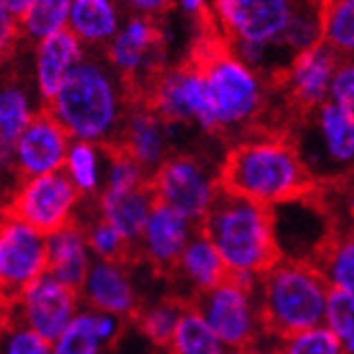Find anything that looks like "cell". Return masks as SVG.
I'll use <instances>...</instances> for the list:
<instances>
[{
    "instance_id": "8d00e7d4",
    "label": "cell",
    "mask_w": 354,
    "mask_h": 354,
    "mask_svg": "<svg viewBox=\"0 0 354 354\" xmlns=\"http://www.w3.org/2000/svg\"><path fill=\"white\" fill-rule=\"evenodd\" d=\"M0 354H53V346L39 333L9 318L0 335Z\"/></svg>"
},
{
    "instance_id": "ba28073f",
    "label": "cell",
    "mask_w": 354,
    "mask_h": 354,
    "mask_svg": "<svg viewBox=\"0 0 354 354\" xmlns=\"http://www.w3.org/2000/svg\"><path fill=\"white\" fill-rule=\"evenodd\" d=\"M149 187L157 204L180 212L196 225H202L223 193L218 168H210L191 153H172L151 174Z\"/></svg>"
},
{
    "instance_id": "44dd1931",
    "label": "cell",
    "mask_w": 354,
    "mask_h": 354,
    "mask_svg": "<svg viewBox=\"0 0 354 354\" xmlns=\"http://www.w3.org/2000/svg\"><path fill=\"white\" fill-rule=\"evenodd\" d=\"M41 111L35 73L24 75L13 59L0 71V140L15 145Z\"/></svg>"
},
{
    "instance_id": "60d3db41",
    "label": "cell",
    "mask_w": 354,
    "mask_h": 354,
    "mask_svg": "<svg viewBox=\"0 0 354 354\" xmlns=\"http://www.w3.org/2000/svg\"><path fill=\"white\" fill-rule=\"evenodd\" d=\"M37 0H0V7H3L5 11H9L17 21H26L30 9L35 7Z\"/></svg>"
},
{
    "instance_id": "7a4b0ae2",
    "label": "cell",
    "mask_w": 354,
    "mask_h": 354,
    "mask_svg": "<svg viewBox=\"0 0 354 354\" xmlns=\"http://www.w3.org/2000/svg\"><path fill=\"white\" fill-rule=\"evenodd\" d=\"M196 21L198 35L187 57L204 75L218 132L248 130L263 115L270 87L234 53L208 7Z\"/></svg>"
},
{
    "instance_id": "484cf974",
    "label": "cell",
    "mask_w": 354,
    "mask_h": 354,
    "mask_svg": "<svg viewBox=\"0 0 354 354\" xmlns=\"http://www.w3.org/2000/svg\"><path fill=\"white\" fill-rule=\"evenodd\" d=\"M106 162L109 147L85 140H73L62 172L71 178V183L83 196V200H95L104 191Z\"/></svg>"
},
{
    "instance_id": "e575fe53",
    "label": "cell",
    "mask_w": 354,
    "mask_h": 354,
    "mask_svg": "<svg viewBox=\"0 0 354 354\" xmlns=\"http://www.w3.org/2000/svg\"><path fill=\"white\" fill-rule=\"evenodd\" d=\"M323 325L333 331L346 354H354V295L331 291Z\"/></svg>"
},
{
    "instance_id": "bcb514c9",
    "label": "cell",
    "mask_w": 354,
    "mask_h": 354,
    "mask_svg": "<svg viewBox=\"0 0 354 354\" xmlns=\"http://www.w3.org/2000/svg\"><path fill=\"white\" fill-rule=\"evenodd\" d=\"M0 308H7V306L3 304V299H0ZM7 310H9V308H7Z\"/></svg>"
},
{
    "instance_id": "4316f807",
    "label": "cell",
    "mask_w": 354,
    "mask_h": 354,
    "mask_svg": "<svg viewBox=\"0 0 354 354\" xmlns=\"http://www.w3.org/2000/svg\"><path fill=\"white\" fill-rule=\"evenodd\" d=\"M68 28L87 45H106L119 32L115 0H75Z\"/></svg>"
},
{
    "instance_id": "4dcf8cb0",
    "label": "cell",
    "mask_w": 354,
    "mask_h": 354,
    "mask_svg": "<svg viewBox=\"0 0 354 354\" xmlns=\"http://www.w3.org/2000/svg\"><path fill=\"white\" fill-rule=\"evenodd\" d=\"M79 223L85 227L93 259H98V261H130L132 259L134 246L115 227H111L106 221L93 214L89 218H79Z\"/></svg>"
},
{
    "instance_id": "7dc6e473",
    "label": "cell",
    "mask_w": 354,
    "mask_h": 354,
    "mask_svg": "<svg viewBox=\"0 0 354 354\" xmlns=\"http://www.w3.org/2000/svg\"><path fill=\"white\" fill-rule=\"evenodd\" d=\"M331 3H333V5H335V3H337V0H331Z\"/></svg>"
},
{
    "instance_id": "6da1fadb",
    "label": "cell",
    "mask_w": 354,
    "mask_h": 354,
    "mask_svg": "<svg viewBox=\"0 0 354 354\" xmlns=\"http://www.w3.org/2000/svg\"><path fill=\"white\" fill-rule=\"evenodd\" d=\"M225 193L270 210L308 198L316 180L308 172L291 134H252L225 153L218 166Z\"/></svg>"
},
{
    "instance_id": "ab89813d",
    "label": "cell",
    "mask_w": 354,
    "mask_h": 354,
    "mask_svg": "<svg viewBox=\"0 0 354 354\" xmlns=\"http://www.w3.org/2000/svg\"><path fill=\"white\" fill-rule=\"evenodd\" d=\"M123 3H127L132 9L140 11L142 15L157 17V19H162V15L174 7V0H123Z\"/></svg>"
},
{
    "instance_id": "836d02e7",
    "label": "cell",
    "mask_w": 354,
    "mask_h": 354,
    "mask_svg": "<svg viewBox=\"0 0 354 354\" xmlns=\"http://www.w3.org/2000/svg\"><path fill=\"white\" fill-rule=\"evenodd\" d=\"M280 354H346L327 325H316L278 339Z\"/></svg>"
},
{
    "instance_id": "9c48e42d",
    "label": "cell",
    "mask_w": 354,
    "mask_h": 354,
    "mask_svg": "<svg viewBox=\"0 0 354 354\" xmlns=\"http://www.w3.org/2000/svg\"><path fill=\"white\" fill-rule=\"evenodd\" d=\"M193 306L202 312L212 331L232 354H244L268 337L254 282L230 276L212 291L198 297Z\"/></svg>"
},
{
    "instance_id": "74e56055",
    "label": "cell",
    "mask_w": 354,
    "mask_h": 354,
    "mask_svg": "<svg viewBox=\"0 0 354 354\" xmlns=\"http://www.w3.org/2000/svg\"><path fill=\"white\" fill-rule=\"evenodd\" d=\"M24 41H28L24 24L0 7V71L15 59Z\"/></svg>"
},
{
    "instance_id": "7bdbcfd3",
    "label": "cell",
    "mask_w": 354,
    "mask_h": 354,
    "mask_svg": "<svg viewBox=\"0 0 354 354\" xmlns=\"http://www.w3.org/2000/svg\"><path fill=\"white\" fill-rule=\"evenodd\" d=\"M183 5L189 13H193V17H198L208 5H206V0H183Z\"/></svg>"
},
{
    "instance_id": "5bb4252c",
    "label": "cell",
    "mask_w": 354,
    "mask_h": 354,
    "mask_svg": "<svg viewBox=\"0 0 354 354\" xmlns=\"http://www.w3.org/2000/svg\"><path fill=\"white\" fill-rule=\"evenodd\" d=\"M81 308L83 301L77 288L45 274L15 299L9 308V318L53 344L68 329Z\"/></svg>"
},
{
    "instance_id": "f1b7e54d",
    "label": "cell",
    "mask_w": 354,
    "mask_h": 354,
    "mask_svg": "<svg viewBox=\"0 0 354 354\" xmlns=\"http://www.w3.org/2000/svg\"><path fill=\"white\" fill-rule=\"evenodd\" d=\"M166 350L168 354H232L193 304H187L183 310L176 331Z\"/></svg>"
},
{
    "instance_id": "2e32d148",
    "label": "cell",
    "mask_w": 354,
    "mask_h": 354,
    "mask_svg": "<svg viewBox=\"0 0 354 354\" xmlns=\"http://www.w3.org/2000/svg\"><path fill=\"white\" fill-rule=\"evenodd\" d=\"M73 145L68 132L45 109L32 119L15 142V166L19 178H37L64 170Z\"/></svg>"
},
{
    "instance_id": "277c9868",
    "label": "cell",
    "mask_w": 354,
    "mask_h": 354,
    "mask_svg": "<svg viewBox=\"0 0 354 354\" xmlns=\"http://www.w3.org/2000/svg\"><path fill=\"white\" fill-rule=\"evenodd\" d=\"M200 230L216 246L232 278L257 284L282 259L274 212L232 193H221Z\"/></svg>"
},
{
    "instance_id": "b9f144b4",
    "label": "cell",
    "mask_w": 354,
    "mask_h": 354,
    "mask_svg": "<svg viewBox=\"0 0 354 354\" xmlns=\"http://www.w3.org/2000/svg\"><path fill=\"white\" fill-rule=\"evenodd\" d=\"M244 354H280L278 350V342L272 337H263L259 344H254L250 350H246Z\"/></svg>"
},
{
    "instance_id": "d590c367",
    "label": "cell",
    "mask_w": 354,
    "mask_h": 354,
    "mask_svg": "<svg viewBox=\"0 0 354 354\" xmlns=\"http://www.w3.org/2000/svg\"><path fill=\"white\" fill-rule=\"evenodd\" d=\"M325 43L342 57L354 55V0H337L333 5Z\"/></svg>"
},
{
    "instance_id": "1f68e13d",
    "label": "cell",
    "mask_w": 354,
    "mask_h": 354,
    "mask_svg": "<svg viewBox=\"0 0 354 354\" xmlns=\"http://www.w3.org/2000/svg\"><path fill=\"white\" fill-rule=\"evenodd\" d=\"M71 9V0H37L24 21L28 39H35L39 45L47 37L55 35V32L68 28Z\"/></svg>"
},
{
    "instance_id": "7c38bea8",
    "label": "cell",
    "mask_w": 354,
    "mask_h": 354,
    "mask_svg": "<svg viewBox=\"0 0 354 354\" xmlns=\"http://www.w3.org/2000/svg\"><path fill=\"white\" fill-rule=\"evenodd\" d=\"M312 3L314 0H214V15L230 45L252 43L284 49L280 45L284 32L293 17Z\"/></svg>"
},
{
    "instance_id": "3957f363",
    "label": "cell",
    "mask_w": 354,
    "mask_h": 354,
    "mask_svg": "<svg viewBox=\"0 0 354 354\" xmlns=\"http://www.w3.org/2000/svg\"><path fill=\"white\" fill-rule=\"evenodd\" d=\"M130 104V93L111 64L85 55L43 109L73 140L115 147Z\"/></svg>"
},
{
    "instance_id": "d4e9b609",
    "label": "cell",
    "mask_w": 354,
    "mask_h": 354,
    "mask_svg": "<svg viewBox=\"0 0 354 354\" xmlns=\"http://www.w3.org/2000/svg\"><path fill=\"white\" fill-rule=\"evenodd\" d=\"M47 254H49L47 274H51L64 284L77 288V291L81 288L91 263L95 261L87 242L85 227L79 221L47 236Z\"/></svg>"
},
{
    "instance_id": "d6986e66",
    "label": "cell",
    "mask_w": 354,
    "mask_h": 354,
    "mask_svg": "<svg viewBox=\"0 0 354 354\" xmlns=\"http://www.w3.org/2000/svg\"><path fill=\"white\" fill-rule=\"evenodd\" d=\"M172 125L142 102H132L125 115L117 145L153 174L172 155Z\"/></svg>"
},
{
    "instance_id": "ee69618b",
    "label": "cell",
    "mask_w": 354,
    "mask_h": 354,
    "mask_svg": "<svg viewBox=\"0 0 354 354\" xmlns=\"http://www.w3.org/2000/svg\"><path fill=\"white\" fill-rule=\"evenodd\" d=\"M9 198H11V191L0 183V212L7 210V204H9Z\"/></svg>"
},
{
    "instance_id": "d6a6232c",
    "label": "cell",
    "mask_w": 354,
    "mask_h": 354,
    "mask_svg": "<svg viewBox=\"0 0 354 354\" xmlns=\"http://www.w3.org/2000/svg\"><path fill=\"white\" fill-rule=\"evenodd\" d=\"M149 180H151V174L136 162L132 155H127L119 147H109L104 189L130 191V189L147 187Z\"/></svg>"
},
{
    "instance_id": "5b68a950",
    "label": "cell",
    "mask_w": 354,
    "mask_h": 354,
    "mask_svg": "<svg viewBox=\"0 0 354 354\" xmlns=\"http://www.w3.org/2000/svg\"><path fill=\"white\" fill-rule=\"evenodd\" d=\"M331 288L312 261L280 259L257 282L266 335L282 339L323 325Z\"/></svg>"
},
{
    "instance_id": "7402d4cb",
    "label": "cell",
    "mask_w": 354,
    "mask_h": 354,
    "mask_svg": "<svg viewBox=\"0 0 354 354\" xmlns=\"http://www.w3.org/2000/svg\"><path fill=\"white\" fill-rule=\"evenodd\" d=\"M85 55L87 53L83 49L81 39L71 28L55 32V35L47 37L37 45L35 71L32 73H35V83L43 106L55 98L62 83L66 81V77Z\"/></svg>"
},
{
    "instance_id": "ac0fdd59",
    "label": "cell",
    "mask_w": 354,
    "mask_h": 354,
    "mask_svg": "<svg viewBox=\"0 0 354 354\" xmlns=\"http://www.w3.org/2000/svg\"><path fill=\"white\" fill-rule=\"evenodd\" d=\"M198 232L200 225L164 204H155L134 252L153 270L170 274Z\"/></svg>"
},
{
    "instance_id": "83f0119b",
    "label": "cell",
    "mask_w": 354,
    "mask_h": 354,
    "mask_svg": "<svg viewBox=\"0 0 354 354\" xmlns=\"http://www.w3.org/2000/svg\"><path fill=\"white\" fill-rule=\"evenodd\" d=\"M331 291L354 295V227L333 232L314 259Z\"/></svg>"
},
{
    "instance_id": "30bf717a",
    "label": "cell",
    "mask_w": 354,
    "mask_h": 354,
    "mask_svg": "<svg viewBox=\"0 0 354 354\" xmlns=\"http://www.w3.org/2000/svg\"><path fill=\"white\" fill-rule=\"evenodd\" d=\"M168 125H198L206 134H221L204 75L189 57L166 68L140 100Z\"/></svg>"
},
{
    "instance_id": "e0dca14e",
    "label": "cell",
    "mask_w": 354,
    "mask_h": 354,
    "mask_svg": "<svg viewBox=\"0 0 354 354\" xmlns=\"http://www.w3.org/2000/svg\"><path fill=\"white\" fill-rule=\"evenodd\" d=\"M85 308L134 320L140 312V293L130 272V261H98L95 259L79 288Z\"/></svg>"
},
{
    "instance_id": "f35d334b",
    "label": "cell",
    "mask_w": 354,
    "mask_h": 354,
    "mask_svg": "<svg viewBox=\"0 0 354 354\" xmlns=\"http://www.w3.org/2000/svg\"><path fill=\"white\" fill-rule=\"evenodd\" d=\"M329 100L354 111V55L339 57L331 79Z\"/></svg>"
},
{
    "instance_id": "ffe728a7",
    "label": "cell",
    "mask_w": 354,
    "mask_h": 354,
    "mask_svg": "<svg viewBox=\"0 0 354 354\" xmlns=\"http://www.w3.org/2000/svg\"><path fill=\"white\" fill-rule=\"evenodd\" d=\"M170 278L176 284V288H180L176 297H180L187 304H193L198 297L206 295L214 286L227 280L230 272L225 268V261L218 254L216 246L200 230L187 244L178 263L170 272Z\"/></svg>"
},
{
    "instance_id": "8992f818",
    "label": "cell",
    "mask_w": 354,
    "mask_h": 354,
    "mask_svg": "<svg viewBox=\"0 0 354 354\" xmlns=\"http://www.w3.org/2000/svg\"><path fill=\"white\" fill-rule=\"evenodd\" d=\"M299 121L291 136L316 185L354 178V111L329 100Z\"/></svg>"
},
{
    "instance_id": "f6af8a7d",
    "label": "cell",
    "mask_w": 354,
    "mask_h": 354,
    "mask_svg": "<svg viewBox=\"0 0 354 354\" xmlns=\"http://www.w3.org/2000/svg\"><path fill=\"white\" fill-rule=\"evenodd\" d=\"M7 320H9V310L7 308H0V335H3V329L7 325Z\"/></svg>"
},
{
    "instance_id": "9a60e30c",
    "label": "cell",
    "mask_w": 354,
    "mask_h": 354,
    "mask_svg": "<svg viewBox=\"0 0 354 354\" xmlns=\"http://www.w3.org/2000/svg\"><path fill=\"white\" fill-rule=\"evenodd\" d=\"M339 57L342 55L325 43L316 49L295 55L291 66L286 68L278 87L284 89L288 109L299 119L329 102L331 79Z\"/></svg>"
},
{
    "instance_id": "4fadbf2b",
    "label": "cell",
    "mask_w": 354,
    "mask_h": 354,
    "mask_svg": "<svg viewBox=\"0 0 354 354\" xmlns=\"http://www.w3.org/2000/svg\"><path fill=\"white\" fill-rule=\"evenodd\" d=\"M49 270L47 236L26 221L0 212V299L7 308Z\"/></svg>"
},
{
    "instance_id": "cb8c5ba5",
    "label": "cell",
    "mask_w": 354,
    "mask_h": 354,
    "mask_svg": "<svg viewBox=\"0 0 354 354\" xmlns=\"http://www.w3.org/2000/svg\"><path fill=\"white\" fill-rule=\"evenodd\" d=\"M123 327V318L83 306L68 329L51 344L53 354H104L121 337Z\"/></svg>"
},
{
    "instance_id": "52a82bcc",
    "label": "cell",
    "mask_w": 354,
    "mask_h": 354,
    "mask_svg": "<svg viewBox=\"0 0 354 354\" xmlns=\"http://www.w3.org/2000/svg\"><path fill=\"white\" fill-rule=\"evenodd\" d=\"M166 45L162 19L136 15L102 47L104 59L121 77L132 102H140L155 79L168 68Z\"/></svg>"
},
{
    "instance_id": "f546056e",
    "label": "cell",
    "mask_w": 354,
    "mask_h": 354,
    "mask_svg": "<svg viewBox=\"0 0 354 354\" xmlns=\"http://www.w3.org/2000/svg\"><path fill=\"white\" fill-rule=\"evenodd\" d=\"M185 308L187 301H183L176 295L153 301L149 306H142L140 312L136 314V327L153 346L168 348Z\"/></svg>"
},
{
    "instance_id": "603a6c76",
    "label": "cell",
    "mask_w": 354,
    "mask_h": 354,
    "mask_svg": "<svg viewBox=\"0 0 354 354\" xmlns=\"http://www.w3.org/2000/svg\"><path fill=\"white\" fill-rule=\"evenodd\" d=\"M89 202L93 206V214L106 221L132 246L138 244L145 225L157 204L149 185L130 191L104 189L98 198Z\"/></svg>"
},
{
    "instance_id": "8fae6325",
    "label": "cell",
    "mask_w": 354,
    "mask_h": 354,
    "mask_svg": "<svg viewBox=\"0 0 354 354\" xmlns=\"http://www.w3.org/2000/svg\"><path fill=\"white\" fill-rule=\"evenodd\" d=\"M85 200L64 172L21 178L13 189L7 210L45 236H51L81 218Z\"/></svg>"
}]
</instances>
